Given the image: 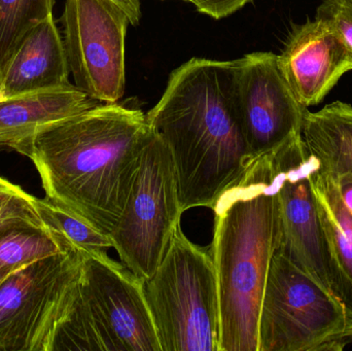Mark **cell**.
Instances as JSON below:
<instances>
[{"instance_id": "6da1fadb", "label": "cell", "mask_w": 352, "mask_h": 351, "mask_svg": "<svg viewBox=\"0 0 352 351\" xmlns=\"http://www.w3.org/2000/svg\"><path fill=\"white\" fill-rule=\"evenodd\" d=\"M150 133L140 109L100 103L19 146L45 198L109 235L125 210Z\"/></svg>"}, {"instance_id": "7a4b0ae2", "label": "cell", "mask_w": 352, "mask_h": 351, "mask_svg": "<svg viewBox=\"0 0 352 351\" xmlns=\"http://www.w3.org/2000/svg\"><path fill=\"white\" fill-rule=\"evenodd\" d=\"M237 69L238 59L192 58L171 73L146 115L173 156L182 214L212 210L252 164L238 111Z\"/></svg>"}, {"instance_id": "3957f363", "label": "cell", "mask_w": 352, "mask_h": 351, "mask_svg": "<svg viewBox=\"0 0 352 351\" xmlns=\"http://www.w3.org/2000/svg\"><path fill=\"white\" fill-rule=\"evenodd\" d=\"M211 255L217 274L219 351H258V321L280 224L267 155L212 208Z\"/></svg>"}, {"instance_id": "277c9868", "label": "cell", "mask_w": 352, "mask_h": 351, "mask_svg": "<svg viewBox=\"0 0 352 351\" xmlns=\"http://www.w3.org/2000/svg\"><path fill=\"white\" fill-rule=\"evenodd\" d=\"M50 351H161L142 282L105 249L85 253Z\"/></svg>"}, {"instance_id": "5b68a950", "label": "cell", "mask_w": 352, "mask_h": 351, "mask_svg": "<svg viewBox=\"0 0 352 351\" xmlns=\"http://www.w3.org/2000/svg\"><path fill=\"white\" fill-rule=\"evenodd\" d=\"M161 351H219V307L211 249L176 227L156 271L142 282Z\"/></svg>"}, {"instance_id": "8992f818", "label": "cell", "mask_w": 352, "mask_h": 351, "mask_svg": "<svg viewBox=\"0 0 352 351\" xmlns=\"http://www.w3.org/2000/svg\"><path fill=\"white\" fill-rule=\"evenodd\" d=\"M352 344V309L276 251L258 321V351H343Z\"/></svg>"}, {"instance_id": "52a82bcc", "label": "cell", "mask_w": 352, "mask_h": 351, "mask_svg": "<svg viewBox=\"0 0 352 351\" xmlns=\"http://www.w3.org/2000/svg\"><path fill=\"white\" fill-rule=\"evenodd\" d=\"M182 216L173 156L150 127L125 210L109 235L122 264L140 282L160 265Z\"/></svg>"}, {"instance_id": "ba28073f", "label": "cell", "mask_w": 352, "mask_h": 351, "mask_svg": "<svg viewBox=\"0 0 352 351\" xmlns=\"http://www.w3.org/2000/svg\"><path fill=\"white\" fill-rule=\"evenodd\" d=\"M86 251L36 260L0 282V351H50Z\"/></svg>"}, {"instance_id": "9c48e42d", "label": "cell", "mask_w": 352, "mask_h": 351, "mask_svg": "<svg viewBox=\"0 0 352 351\" xmlns=\"http://www.w3.org/2000/svg\"><path fill=\"white\" fill-rule=\"evenodd\" d=\"M61 24L74 86L98 102L121 100L130 24L126 12L111 0H66Z\"/></svg>"}, {"instance_id": "30bf717a", "label": "cell", "mask_w": 352, "mask_h": 351, "mask_svg": "<svg viewBox=\"0 0 352 351\" xmlns=\"http://www.w3.org/2000/svg\"><path fill=\"white\" fill-rule=\"evenodd\" d=\"M267 156L278 204L280 240L277 251L335 293L311 187L312 173L320 164L308 152L302 134Z\"/></svg>"}, {"instance_id": "8fae6325", "label": "cell", "mask_w": 352, "mask_h": 351, "mask_svg": "<svg viewBox=\"0 0 352 351\" xmlns=\"http://www.w3.org/2000/svg\"><path fill=\"white\" fill-rule=\"evenodd\" d=\"M236 97L252 161L301 135L308 109L285 80L278 55L256 52L238 59Z\"/></svg>"}, {"instance_id": "7c38bea8", "label": "cell", "mask_w": 352, "mask_h": 351, "mask_svg": "<svg viewBox=\"0 0 352 351\" xmlns=\"http://www.w3.org/2000/svg\"><path fill=\"white\" fill-rule=\"evenodd\" d=\"M278 62L298 100L308 109L320 104L352 69V53L330 23L316 18L294 27Z\"/></svg>"}, {"instance_id": "4fadbf2b", "label": "cell", "mask_w": 352, "mask_h": 351, "mask_svg": "<svg viewBox=\"0 0 352 351\" xmlns=\"http://www.w3.org/2000/svg\"><path fill=\"white\" fill-rule=\"evenodd\" d=\"M67 55L53 14L35 26L0 67V99L69 84Z\"/></svg>"}, {"instance_id": "5bb4252c", "label": "cell", "mask_w": 352, "mask_h": 351, "mask_svg": "<svg viewBox=\"0 0 352 351\" xmlns=\"http://www.w3.org/2000/svg\"><path fill=\"white\" fill-rule=\"evenodd\" d=\"M100 103L72 84L0 99V150H16L45 128Z\"/></svg>"}, {"instance_id": "9a60e30c", "label": "cell", "mask_w": 352, "mask_h": 351, "mask_svg": "<svg viewBox=\"0 0 352 351\" xmlns=\"http://www.w3.org/2000/svg\"><path fill=\"white\" fill-rule=\"evenodd\" d=\"M311 187L326 240L337 296L352 309V216L339 195L336 181L329 173H312Z\"/></svg>"}, {"instance_id": "2e32d148", "label": "cell", "mask_w": 352, "mask_h": 351, "mask_svg": "<svg viewBox=\"0 0 352 351\" xmlns=\"http://www.w3.org/2000/svg\"><path fill=\"white\" fill-rule=\"evenodd\" d=\"M302 137L320 170L352 177V105L335 101L316 113L306 111Z\"/></svg>"}, {"instance_id": "e0dca14e", "label": "cell", "mask_w": 352, "mask_h": 351, "mask_svg": "<svg viewBox=\"0 0 352 351\" xmlns=\"http://www.w3.org/2000/svg\"><path fill=\"white\" fill-rule=\"evenodd\" d=\"M59 231L45 222H23L0 227V282L36 260L74 249Z\"/></svg>"}, {"instance_id": "ac0fdd59", "label": "cell", "mask_w": 352, "mask_h": 351, "mask_svg": "<svg viewBox=\"0 0 352 351\" xmlns=\"http://www.w3.org/2000/svg\"><path fill=\"white\" fill-rule=\"evenodd\" d=\"M55 0H0V67L24 37L53 14Z\"/></svg>"}, {"instance_id": "d6986e66", "label": "cell", "mask_w": 352, "mask_h": 351, "mask_svg": "<svg viewBox=\"0 0 352 351\" xmlns=\"http://www.w3.org/2000/svg\"><path fill=\"white\" fill-rule=\"evenodd\" d=\"M37 207L45 223L63 234L74 247L84 251L113 247L111 237L99 232L88 223L47 198L37 199Z\"/></svg>"}, {"instance_id": "ffe728a7", "label": "cell", "mask_w": 352, "mask_h": 351, "mask_svg": "<svg viewBox=\"0 0 352 351\" xmlns=\"http://www.w3.org/2000/svg\"><path fill=\"white\" fill-rule=\"evenodd\" d=\"M23 222H45L37 198L0 177V227Z\"/></svg>"}, {"instance_id": "44dd1931", "label": "cell", "mask_w": 352, "mask_h": 351, "mask_svg": "<svg viewBox=\"0 0 352 351\" xmlns=\"http://www.w3.org/2000/svg\"><path fill=\"white\" fill-rule=\"evenodd\" d=\"M316 19L330 23L352 53V0H324L318 6Z\"/></svg>"}, {"instance_id": "7402d4cb", "label": "cell", "mask_w": 352, "mask_h": 351, "mask_svg": "<svg viewBox=\"0 0 352 351\" xmlns=\"http://www.w3.org/2000/svg\"><path fill=\"white\" fill-rule=\"evenodd\" d=\"M213 19H223L243 8L252 0H184Z\"/></svg>"}, {"instance_id": "603a6c76", "label": "cell", "mask_w": 352, "mask_h": 351, "mask_svg": "<svg viewBox=\"0 0 352 351\" xmlns=\"http://www.w3.org/2000/svg\"><path fill=\"white\" fill-rule=\"evenodd\" d=\"M327 173V172H326ZM331 174V173H329ZM334 177L336 181L337 189H338L339 195L342 199L343 204L347 212L352 216V177L349 174L343 175H334L331 174Z\"/></svg>"}, {"instance_id": "cb8c5ba5", "label": "cell", "mask_w": 352, "mask_h": 351, "mask_svg": "<svg viewBox=\"0 0 352 351\" xmlns=\"http://www.w3.org/2000/svg\"><path fill=\"white\" fill-rule=\"evenodd\" d=\"M124 10L130 20L132 26H136L142 18L140 0H111Z\"/></svg>"}]
</instances>
